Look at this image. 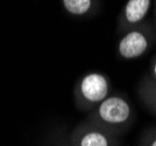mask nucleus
<instances>
[{
    "instance_id": "obj_4",
    "label": "nucleus",
    "mask_w": 156,
    "mask_h": 146,
    "mask_svg": "<svg viewBox=\"0 0 156 146\" xmlns=\"http://www.w3.org/2000/svg\"><path fill=\"white\" fill-rule=\"evenodd\" d=\"M151 6L150 0H129L125 7V19L129 24L142 21Z\"/></svg>"
},
{
    "instance_id": "obj_6",
    "label": "nucleus",
    "mask_w": 156,
    "mask_h": 146,
    "mask_svg": "<svg viewBox=\"0 0 156 146\" xmlns=\"http://www.w3.org/2000/svg\"><path fill=\"white\" fill-rule=\"evenodd\" d=\"M62 4L66 12L72 15H84L92 6L91 0H64Z\"/></svg>"
},
{
    "instance_id": "obj_8",
    "label": "nucleus",
    "mask_w": 156,
    "mask_h": 146,
    "mask_svg": "<svg viewBox=\"0 0 156 146\" xmlns=\"http://www.w3.org/2000/svg\"><path fill=\"white\" fill-rule=\"evenodd\" d=\"M149 146H156V138H154V139L151 140V143H150Z\"/></svg>"
},
{
    "instance_id": "obj_7",
    "label": "nucleus",
    "mask_w": 156,
    "mask_h": 146,
    "mask_svg": "<svg viewBox=\"0 0 156 146\" xmlns=\"http://www.w3.org/2000/svg\"><path fill=\"white\" fill-rule=\"evenodd\" d=\"M153 75H154V77L156 78V62L154 63V66H153Z\"/></svg>"
},
{
    "instance_id": "obj_3",
    "label": "nucleus",
    "mask_w": 156,
    "mask_h": 146,
    "mask_svg": "<svg viewBox=\"0 0 156 146\" xmlns=\"http://www.w3.org/2000/svg\"><path fill=\"white\" fill-rule=\"evenodd\" d=\"M148 39L140 31H132L120 40L118 50L120 56L125 60L137 59L147 52Z\"/></svg>"
},
{
    "instance_id": "obj_5",
    "label": "nucleus",
    "mask_w": 156,
    "mask_h": 146,
    "mask_svg": "<svg viewBox=\"0 0 156 146\" xmlns=\"http://www.w3.org/2000/svg\"><path fill=\"white\" fill-rule=\"evenodd\" d=\"M79 146H110V140L103 132L89 131L79 139Z\"/></svg>"
},
{
    "instance_id": "obj_1",
    "label": "nucleus",
    "mask_w": 156,
    "mask_h": 146,
    "mask_svg": "<svg viewBox=\"0 0 156 146\" xmlns=\"http://www.w3.org/2000/svg\"><path fill=\"white\" fill-rule=\"evenodd\" d=\"M132 115V108L127 100L119 96H111L99 103L98 116L99 118L113 125L124 124L129 119Z\"/></svg>"
},
{
    "instance_id": "obj_2",
    "label": "nucleus",
    "mask_w": 156,
    "mask_h": 146,
    "mask_svg": "<svg viewBox=\"0 0 156 146\" xmlns=\"http://www.w3.org/2000/svg\"><path fill=\"white\" fill-rule=\"evenodd\" d=\"M79 91L89 103H101L108 95V81L99 73H90L80 81Z\"/></svg>"
}]
</instances>
